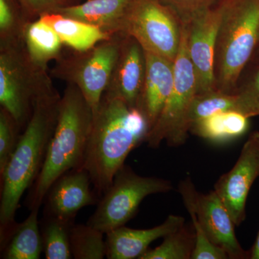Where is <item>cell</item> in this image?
Masks as SVG:
<instances>
[{"label":"cell","instance_id":"21","mask_svg":"<svg viewBox=\"0 0 259 259\" xmlns=\"http://www.w3.org/2000/svg\"><path fill=\"white\" fill-rule=\"evenodd\" d=\"M39 209L30 210L26 220L17 223L4 248L1 249L5 259H38L42 251L41 232L39 229Z\"/></svg>","mask_w":259,"mask_h":259},{"label":"cell","instance_id":"7","mask_svg":"<svg viewBox=\"0 0 259 259\" xmlns=\"http://www.w3.org/2000/svg\"><path fill=\"white\" fill-rule=\"evenodd\" d=\"M188 26L182 24L180 49L175 62L173 89L161 115L150 130L146 142L148 147L156 148L163 141L171 147H178L186 142L190 132L189 111L197 95V81L187 49Z\"/></svg>","mask_w":259,"mask_h":259},{"label":"cell","instance_id":"23","mask_svg":"<svg viewBox=\"0 0 259 259\" xmlns=\"http://www.w3.org/2000/svg\"><path fill=\"white\" fill-rule=\"evenodd\" d=\"M73 226V221L45 215L40 232L46 258H73L70 243V233Z\"/></svg>","mask_w":259,"mask_h":259},{"label":"cell","instance_id":"24","mask_svg":"<svg viewBox=\"0 0 259 259\" xmlns=\"http://www.w3.org/2000/svg\"><path fill=\"white\" fill-rule=\"evenodd\" d=\"M234 95L236 111L250 117L259 116V57L253 56L241 73Z\"/></svg>","mask_w":259,"mask_h":259},{"label":"cell","instance_id":"33","mask_svg":"<svg viewBox=\"0 0 259 259\" xmlns=\"http://www.w3.org/2000/svg\"><path fill=\"white\" fill-rule=\"evenodd\" d=\"M60 1L64 5V7L71 5V3H72V0H60Z\"/></svg>","mask_w":259,"mask_h":259},{"label":"cell","instance_id":"5","mask_svg":"<svg viewBox=\"0 0 259 259\" xmlns=\"http://www.w3.org/2000/svg\"><path fill=\"white\" fill-rule=\"evenodd\" d=\"M47 70L31 60L24 42L0 47V104L21 131L37 99L56 90Z\"/></svg>","mask_w":259,"mask_h":259},{"label":"cell","instance_id":"12","mask_svg":"<svg viewBox=\"0 0 259 259\" xmlns=\"http://www.w3.org/2000/svg\"><path fill=\"white\" fill-rule=\"evenodd\" d=\"M225 0L188 24L187 49L197 81V93L215 90L214 53Z\"/></svg>","mask_w":259,"mask_h":259},{"label":"cell","instance_id":"13","mask_svg":"<svg viewBox=\"0 0 259 259\" xmlns=\"http://www.w3.org/2000/svg\"><path fill=\"white\" fill-rule=\"evenodd\" d=\"M146 73L145 51L134 37L125 35L105 93L137 108Z\"/></svg>","mask_w":259,"mask_h":259},{"label":"cell","instance_id":"11","mask_svg":"<svg viewBox=\"0 0 259 259\" xmlns=\"http://www.w3.org/2000/svg\"><path fill=\"white\" fill-rule=\"evenodd\" d=\"M259 177V131H253L243 144L233 168L218 179L214 185L235 226L246 218V202L250 188Z\"/></svg>","mask_w":259,"mask_h":259},{"label":"cell","instance_id":"30","mask_svg":"<svg viewBox=\"0 0 259 259\" xmlns=\"http://www.w3.org/2000/svg\"><path fill=\"white\" fill-rule=\"evenodd\" d=\"M190 213L195 231V246L191 259H227L228 255L222 248L213 244L204 233L195 212L190 207H186Z\"/></svg>","mask_w":259,"mask_h":259},{"label":"cell","instance_id":"29","mask_svg":"<svg viewBox=\"0 0 259 259\" xmlns=\"http://www.w3.org/2000/svg\"><path fill=\"white\" fill-rule=\"evenodd\" d=\"M180 18L182 24H190L212 9L221 0H160Z\"/></svg>","mask_w":259,"mask_h":259},{"label":"cell","instance_id":"20","mask_svg":"<svg viewBox=\"0 0 259 259\" xmlns=\"http://www.w3.org/2000/svg\"><path fill=\"white\" fill-rule=\"evenodd\" d=\"M24 45L31 60L44 69L53 60L62 55L63 44L58 34L49 24L40 18L27 24L23 35Z\"/></svg>","mask_w":259,"mask_h":259},{"label":"cell","instance_id":"25","mask_svg":"<svg viewBox=\"0 0 259 259\" xmlns=\"http://www.w3.org/2000/svg\"><path fill=\"white\" fill-rule=\"evenodd\" d=\"M104 234L89 225L73 226L70 243L73 258L102 259L106 256V243Z\"/></svg>","mask_w":259,"mask_h":259},{"label":"cell","instance_id":"16","mask_svg":"<svg viewBox=\"0 0 259 259\" xmlns=\"http://www.w3.org/2000/svg\"><path fill=\"white\" fill-rule=\"evenodd\" d=\"M185 223V218L170 214L159 226L149 229H132L125 226L106 233V257L109 259H139L148 246Z\"/></svg>","mask_w":259,"mask_h":259},{"label":"cell","instance_id":"2","mask_svg":"<svg viewBox=\"0 0 259 259\" xmlns=\"http://www.w3.org/2000/svg\"><path fill=\"white\" fill-rule=\"evenodd\" d=\"M60 95L56 90L37 99L31 117L1 176V249L16 226L15 218L25 190L41 171L48 147L57 122Z\"/></svg>","mask_w":259,"mask_h":259},{"label":"cell","instance_id":"28","mask_svg":"<svg viewBox=\"0 0 259 259\" xmlns=\"http://www.w3.org/2000/svg\"><path fill=\"white\" fill-rule=\"evenodd\" d=\"M20 131L13 116L0 107V175L4 172L18 145Z\"/></svg>","mask_w":259,"mask_h":259},{"label":"cell","instance_id":"34","mask_svg":"<svg viewBox=\"0 0 259 259\" xmlns=\"http://www.w3.org/2000/svg\"><path fill=\"white\" fill-rule=\"evenodd\" d=\"M253 56H258V57H259V47L258 48V49H257L256 51H255V53Z\"/></svg>","mask_w":259,"mask_h":259},{"label":"cell","instance_id":"10","mask_svg":"<svg viewBox=\"0 0 259 259\" xmlns=\"http://www.w3.org/2000/svg\"><path fill=\"white\" fill-rule=\"evenodd\" d=\"M179 192L185 207L193 209L213 244L224 250L230 259L250 258V250L242 248L236 236V226L214 190L207 194L199 192L190 177H187L180 182Z\"/></svg>","mask_w":259,"mask_h":259},{"label":"cell","instance_id":"27","mask_svg":"<svg viewBox=\"0 0 259 259\" xmlns=\"http://www.w3.org/2000/svg\"><path fill=\"white\" fill-rule=\"evenodd\" d=\"M236 97L214 90L207 93L197 94L194 97L189 111V127L195 122L206 118L213 114L236 110Z\"/></svg>","mask_w":259,"mask_h":259},{"label":"cell","instance_id":"4","mask_svg":"<svg viewBox=\"0 0 259 259\" xmlns=\"http://www.w3.org/2000/svg\"><path fill=\"white\" fill-rule=\"evenodd\" d=\"M259 47V0H225L214 53L215 90L234 95Z\"/></svg>","mask_w":259,"mask_h":259},{"label":"cell","instance_id":"22","mask_svg":"<svg viewBox=\"0 0 259 259\" xmlns=\"http://www.w3.org/2000/svg\"><path fill=\"white\" fill-rule=\"evenodd\" d=\"M193 224H185L167 236L159 246L148 249L139 259H190L195 246Z\"/></svg>","mask_w":259,"mask_h":259},{"label":"cell","instance_id":"1","mask_svg":"<svg viewBox=\"0 0 259 259\" xmlns=\"http://www.w3.org/2000/svg\"><path fill=\"white\" fill-rule=\"evenodd\" d=\"M150 127L139 109L105 93L94 114L93 127L82 168L100 195L113 182L135 148L146 142Z\"/></svg>","mask_w":259,"mask_h":259},{"label":"cell","instance_id":"19","mask_svg":"<svg viewBox=\"0 0 259 259\" xmlns=\"http://www.w3.org/2000/svg\"><path fill=\"white\" fill-rule=\"evenodd\" d=\"M248 127V117L236 110H227L195 122L190 132L209 142L222 144L241 137Z\"/></svg>","mask_w":259,"mask_h":259},{"label":"cell","instance_id":"32","mask_svg":"<svg viewBox=\"0 0 259 259\" xmlns=\"http://www.w3.org/2000/svg\"><path fill=\"white\" fill-rule=\"evenodd\" d=\"M250 259H259V231L254 244L250 250Z\"/></svg>","mask_w":259,"mask_h":259},{"label":"cell","instance_id":"15","mask_svg":"<svg viewBox=\"0 0 259 259\" xmlns=\"http://www.w3.org/2000/svg\"><path fill=\"white\" fill-rule=\"evenodd\" d=\"M145 56L146 73L137 108L144 114L151 130L171 93L175 69L173 61L166 58L146 51Z\"/></svg>","mask_w":259,"mask_h":259},{"label":"cell","instance_id":"26","mask_svg":"<svg viewBox=\"0 0 259 259\" xmlns=\"http://www.w3.org/2000/svg\"><path fill=\"white\" fill-rule=\"evenodd\" d=\"M31 20L13 0H0V47L23 42L24 31Z\"/></svg>","mask_w":259,"mask_h":259},{"label":"cell","instance_id":"9","mask_svg":"<svg viewBox=\"0 0 259 259\" xmlns=\"http://www.w3.org/2000/svg\"><path fill=\"white\" fill-rule=\"evenodd\" d=\"M182 30L180 18L160 0H132L117 33L134 37L145 51L175 62Z\"/></svg>","mask_w":259,"mask_h":259},{"label":"cell","instance_id":"31","mask_svg":"<svg viewBox=\"0 0 259 259\" xmlns=\"http://www.w3.org/2000/svg\"><path fill=\"white\" fill-rule=\"evenodd\" d=\"M30 20H37L42 15L57 13L64 7L60 0H18Z\"/></svg>","mask_w":259,"mask_h":259},{"label":"cell","instance_id":"8","mask_svg":"<svg viewBox=\"0 0 259 259\" xmlns=\"http://www.w3.org/2000/svg\"><path fill=\"white\" fill-rule=\"evenodd\" d=\"M173 189L171 181L140 176L124 165L116 174L87 224L106 234L131 221L146 197L166 193Z\"/></svg>","mask_w":259,"mask_h":259},{"label":"cell","instance_id":"18","mask_svg":"<svg viewBox=\"0 0 259 259\" xmlns=\"http://www.w3.org/2000/svg\"><path fill=\"white\" fill-rule=\"evenodd\" d=\"M39 18L54 28L64 45L74 51H88L112 35L96 25L68 18L59 13H49Z\"/></svg>","mask_w":259,"mask_h":259},{"label":"cell","instance_id":"6","mask_svg":"<svg viewBox=\"0 0 259 259\" xmlns=\"http://www.w3.org/2000/svg\"><path fill=\"white\" fill-rule=\"evenodd\" d=\"M124 36L122 33L113 34L88 51L62 54L51 69V76L76 85L95 114L110 82Z\"/></svg>","mask_w":259,"mask_h":259},{"label":"cell","instance_id":"14","mask_svg":"<svg viewBox=\"0 0 259 259\" xmlns=\"http://www.w3.org/2000/svg\"><path fill=\"white\" fill-rule=\"evenodd\" d=\"M91 184L88 172L83 168L66 172L48 192L45 215L73 221L80 209L98 204Z\"/></svg>","mask_w":259,"mask_h":259},{"label":"cell","instance_id":"3","mask_svg":"<svg viewBox=\"0 0 259 259\" xmlns=\"http://www.w3.org/2000/svg\"><path fill=\"white\" fill-rule=\"evenodd\" d=\"M94 120L93 109L76 85L67 83L59 104L57 122L38 177L25 205L40 209L51 187L66 172L82 168Z\"/></svg>","mask_w":259,"mask_h":259},{"label":"cell","instance_id":"17","mask_svg":"<svg viewBox=\"0 0 259 259\" xmlns=\"http://www.w3.org/2000/svg\"><path fill=\"white\" fill-rule=\"evenodd\" d=\"M132 0H88L59 8L64 16L96 25L109 33H117L121 20Z\"/></svg>","mask_w":259,"mask_h":259}]
</instances>
